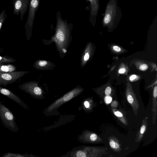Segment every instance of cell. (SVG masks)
Here are the masks:
<instances>
[{
  "instance_id": "cell-1",
  "label": "cell",
  "mask_w": 157,
  "mask_h": 157,
  "mask_svg": "<svg viewBox=\"0 0 157 157\" xmlns=\"http://www.w3.org/2000/svg\"><path fill=\"white\" fill-rule=\"evenodd\" d=\"M0 120L2 125L11 132H17L19 130L13 113L0 101Z\"/></svg>"
},
{
  "instance_id": "cell-2",
  "label": "cell",
  "mask_w": 157,
  "mask_h": 157,
  "mask_svg": "<svg viewBox=\"0 0 157 157\" xmlns=\"http://www.w3.org/2000/svg\"><path fill=\"white\" fill-rule=\"evenodd\" d=\"M27 72L21 71L10 72H0V86H6L14 83L21 78Z\"/></svg>"
},
{
  "instance_id": "cell-3",
  "label": "cell",
  "mask_w": 157,
  "mask_h": 157,
  "mask_svg": "<svg viewBox=\"0 0 157 157\" xmlns=\"http://www.w3.org/2000/svg\"><path fill=\"white\" fill-rule=\"evenodd\" d=\"M40 1V0H30L28 16L25 26L26 32L31 31L32 29Z\"/></svg>"
},
{
  "instance_id": "cell-4",
  "label": "cell",
  "mask_w": 157,
  "mask_h": 157,
  "mask_svg": "<svg viewBox=\"0 0 157 157\" xmlns=\"http://www.w3.org/2000/svg\"><path fill=\"white\" fill-rule=\"evenodd\" d=\"M29 2L30 0H13V14L17 15L20 14V19L21 21L28 11Z\"/></svg>"
},
{
  "instance_id": "cell-5",
  "label": "cell",
  "mask_w": 157,
  "mask_h": 157,
  "mask_svg": "<svg viewBox=\"0 0 157 157\" xmlns=\"http://www.w3.org/2000/svg\"><path fill=\"white\" fill-rule=\"evenodd\" d=\"M0 94L11 99L23 108H28L27 106L20 98L9 89L0 86Z\"/></svg>"
},
{
  "instance_id": "cell-6",
  "label": "cell",
  "mask_w": 157,
  "mask_h": 157,
  "mask_svg": "<svg viewBox=\"0 0 157 157\" xmlns=\"http://www.w3.org/2000/svg\"><path fill=\"white\" fill-rule=\"evenodd\" d=\"M74 96L73 93L72 92H70L65 95L63 97V99H60L56 101L48 108V109L51 110L57 107L62 103V102L67 101L71 99Z\"/></svg>"
},
{
  "instance_id": "cell-7",
  "label": "cell",
  "mask_w": 157,
  "mask_h": 157,
  "mask_svg": "<svg viewBox=\"0 0 157 157\" xmlns=\"http://www.w3.org/2000/svg\"><path fill=\"white\" fill-rule=\"evenodd\" d=\"M16 67L11 64L1 65L0 66V72H10L15 71L16 70Z\"/></svg>"
},
{
  "instance_id": "cell-8",
  "label": "cell",
  "mask_w": 157,
  "mask_h": 157,
  "mask_svg": "<svg viewBox=\"0 0 157 157\" xmlns=\"http://www.w3.org/2000/svg\"><path fill=\"white\" fill-rule=\"evenodd\" d=\"M28 156L26 153L20 154L12 152H7L3 154L1 157H24Z\"/></svg>"
},
{
  "instance_id": "cell-9",
  "label": "cell",
  "mask_w": 157,
  "mask_h": 157,
  "mask_svg": "<svg viewBox=\"0 0 157 157\" xmlns=\"http://www.w3.org/2000/svg\"><path fill=\"white\" fill-rule=\"evenodd\" d=\"M15 61V60L13 58L0 56V63H12Z\"/></svg>"
},
{
  "instance_id": "cell-10",
  "label": "cell",
  "mask_w": 157,
  "mask_h": 157,
  "mask_svg": "<svg viewBox=\"0 0 157 157\" xmlns=\"http://www.w3.org/2000/svg\"><path fill=\"white\" fill-rule=\"evenodd\" d=\"M7 16V15L5 10L2 11L0 13V30Z\"/></svg>"
},
{
  "instance_id": "cell-11",
  "label": "cell",
  "mask_w": 157,
  "mask_h": 157,
  "mask_svg": "<svg viewBox=\"0 0 157 157\" xmlns=\"http://www.w3.org/2000/svg\"><path fill=\"white\" fill-rule=\"evenodd\" d=\"M89 1L91 4V10L90 11V19L92 18L95 14V0H86Z\"/></svg>"
},
{
  "instance_id": "cell-12",
  "label": "cell",
  "mask_w": 157,
  "mask_h": 157,
  "mask_svg": "<svg viewBox=\"0 0 157 157\" xmlns=\"http://www.w3.org/2000/svg\"><path fill=\"white\" fill-rule=\"evenodd\" d=\"M109 145L113 148H117L119 147L118 144L112 140H110Z\"/></svg>"
},
{
  "instance_id": "cell-13",
  "label": "cell",
  "mask_w": 157,
  "mask_h": 157,
  "mask_svg": "<svg viewBox=\"0 0 157 157\" xmlns=\"http://www.w3.org/2000/svg\"><path fill=\"white\" fill-rule=\"evenodd\" d=\"M111 18V15L110 14L108 13L105 16L104 19V21L105 24L109 23L110 21Z\"/></svg>"
},
{
  "instance_id": "cell-14",
  "label": "cell",
  "mask_w": 157,
  "mask_h": 157,
  "mask_svg": "<svg viewBox=\"0 0 157 157\" xmlns=\"http://www.w3.org/2000/svg\"><path fill=\"white\" fill-rule=\"evenodd\" d=\"M33 92L36 94L40 95L41 93V89L38 87H35L33 89Z\"/></svg>"
},
{
  "instance_id": "cell-15",
  "label": "cell",
  "mask_w": 157,
  "mask_h": 157,
  "mask_svg": "<svg viewBox=\"0 0 157 157\" xmlns=\"http://www.w3.org/2000/svg\"><path fill=\"white\" fill-rule=\"evenodd\" d=\"M76 156L77 157H86V155L84 152L79 151L77 152Z\"/></svg>"
},
{
  "instance_id": "cell-16",
  "label": "cell",
  "mask_w": 157,
  "mask_h": 157,
  "mask_svg": "<svg viewBox=\"0 0 157 157\" xmlns=\"http://www.w3.org/2000/svg\"><path fill=\"white\" fill-rule=\"evenodd\" d=\"M112 98L111 97L107 96L105 97V102L107 104L110 103L112 101Z\"/></svg>"
},
{
  "instance_id": "cell-17",
  "label": "cell",
  "mask_w": 157,
  "mask_h": 157,
  "mask_svg": "<svg viewBox=\"0 0 157 157\" xmlns=\"http://www.w3.org/2000/svg\"><path fill=\"white\" fill-rule=\"evenodd\" d=\"M148 68V66L146 64H143L141 65L139 67L140 70L142 71H144L147 69Z\"/></svg>"
},
{
  "instance_id": "cell-18",
  "label": "cell",
  "mask_w": 157,
  "mask_h": 157,
  "mask_svg": "<svg viewBox=\"0 0 157 157\" xmlns=\"http://www.w3.org/2000/svg\"><path fill=\"white\" fill-rule=\"evenodd\" d=\"M111 89L110 87H107L105 91V94L107 96L109 95L111 92Z\"/></svg>"
},
{
  "instance_id": "cell-19",
  "label": "cell",
  "mask_w": 157,
  "mask_h": 157,
  "mask_svg": "<svg viewBox=\"0 0 157 157\" xmlns=\"http://www.w3.org/2000/svg\"><path fill=\"white\" fill-rule=\"evenodd\" d=\"M97 136L96 134L94 133L92 134L90 136V140L93 141H95L97 139Z\"/></svg>"
},
{
  "instance_id": "cell-20",
  "label": "cell",
  "mask_w": 157,
  "mask_h": 157,
  "mask_svg": "<svg viewBox=\"0 0 157 157\" xmlns=\"http://www.w3.org/2000/svg\"><path fill=\"white\" fill-rule=\"evenodd\" d=\"M127 99L128 102L131 104L133 102V98L131 95H128L127 97Z\"/></svg>"
},
{
  "instance_id": "cell-21",
  "label": "cell",
  "mask_w": 157,
  "mask_h": 157,
  "mask_svg": "<svg viewBox=\"0 0 157 157\" xmlns=\"http://www.w3.org/2000/svg\"><path fill=\"white\" fill-rule=\"evenodd\" d=\"M47 63V62L46 61L42 60L40 61L39 63V65L41 66H44Z\"/></svg>"
},
{
  "instance_id": "cell-22",
  "label": "cell",
  "mask_w": 157,
  "mask_h": 157,
  "mask_svg": "<svg viewBox=\"0 0 157 157\" xmlns=\"http://www.w3.org/2000/svg\"><path fill=\"white\" fill-rule=\"evenodd\" d=\"M153 96L155 98L157 97V86H156L154 88L153 91Z\"/></svg>"
},
{
  "instance_id": "cell-23",
  "label": "cell",
  "mask_w": 157,
  "mask_h": 157,
  "mask_svg": "<svg viewBox=\"0 0 157 157\" xmlns=\"http://www.w3.org/2000/svg\"><path fill=\"white\" fill-rule=\"evenodd\" d=\"M145 129H146V126L144 125H143L141 127V129H140V132L141 133L143 134L145 132Z\"/></svg>"
},
{
  "instance_id": "cell-24",
  "label": "cell",
  "mask_w": 157,
  "mask_h": 157,
  "mask_svg": "<svg viewBox=\"0 0 157 157\" xmlns=\"http://www.w3.org/2000/svg\"><path fill=\"white\" fill-rule=\"evenodd\" d=\"M113 49L116 51L119 52L120 51L121 49L120 47L117 46H114L113 47Z\"/></svg>"
},
{
  "instance_id": "cell-25",
  "label": "cell",
  "mask_w": 157,
  "mask_h": 157,
  "mask_svg": "<svg viewBox=\"0 0 157 157\" xmlns=\"http://www.w3.org/2000/svg\"><path fill=\"white\" fill-rule=\"evenodd\" d=\"M114 114L116 116L118 117H122L123 116V115L121 112L119 111H116L114 113Z\"/></svg>"
},
{
  "instance_id": "cell-26",
  "label": "cell",
  "mask_w": 157,
  "mask_h": 157,
  "mask_svg": "<svg viewBox=\"0 0 157 157\" xmlns=\"http://www.w3.org/2000/svg\"><path fill=\"white\" fill-rule=\"evenodd\" d=\"M118 105L117 102V101H113L111 104V106L113 107H116Z\"/></svg>"
},
{
  "instance_id": "cell-27",
  "label": "cell",
  "mask_w": 157,
  "mask_h": 157,
  "mask_svg": "<svg viewBox=\"0 0 157 157\" xmlns=\"http://www.w3.org/2000/svg\"><path fill=\"white\" fill-rule=\"evenodd\" d=\"M89 57V54L87 53H86L84 56V60L85 61H86L88 59Z\"/></svg>"
},
{
  "instance_id": "cell-28",
  "label": "cell",
  "mask_w": 157,
  "mask_h": 157,
  "mask_svg": "<svg viewBox=\"0 0 157 157\" xmlns=\"http://www.w3.org/2000/svg\"><path fill=\"white\" fill-rule=\"evenodd\" d=\"M126 69L124 68H123L120 69L118 71V72L119 73L122 74L124 73Z\"/></svg>"
},
{
  "instance_id": "cell-29",
  "label": "cell",
  "mask_w": 157,
  "mask_h": 157,
  "mask_svg": "<svg viewBox=\"0 0 157 157\" xmlns=\"http://www.w3.org/2000/svg\"><path fill=\"white\" fill-rule=\"evenodd\" d=\"M136 77V75H133L131 76L130 78V79L132 81L135 79Z\"/></svg>"
},
{
  "instance_id": "cell-30",
  "label": "cell",
  "mask_w": 157,
  "mask_h": 157,
  "mask_svg": "<svg viewBox=\"0 0 157 157\" xmlns=\"http://www.w3.org/2000/svg\"><path fill=\"white\" fill-rule=\"evenodd\" d=\"M84 105L86 107L88 108L89 106V104L88 101H86L84 102Z\"/></svg>"
},
{
  "instance_id": "cell-31",
  "label": "cell",
  "mask_w": 157,
  "mask_h": 157,
  "mask_svg": "<svg viewBox=\"0 0 157 157\" xmlns=\"http://www.w3.org/2000/svg\"><path fill=\"white\" fill-rule=\"evenodd\" d=\"M63 51L64 53H65L66 52V51H67V50L66 49H63Z\"/></svg>"
},
{
  "instance_id": "cell-32",
  "label": "cell",
  "mask_w": 157,
  "mask_h": 157,
  "mask_svg": "<svg viewBox=\"0 0 157 157\" xmlns=\"http://www.w3.org/2000/svg\"><path fill=\"white\" fill-rule=\"evenodd\" d=\"M2 64V63H0V66Z\"/></svg>"
}]
</instances>
